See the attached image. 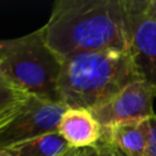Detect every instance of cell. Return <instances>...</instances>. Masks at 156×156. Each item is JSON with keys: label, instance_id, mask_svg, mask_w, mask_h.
Listing matches in <instances>:
<instances>
[{"label": "cell", "instance_id": "9c48e42d", "mask_svg": "<svg viewBox=\"0 0 156 156\" xmlns=\"http://www.w3.org/2000/svg\"><path fill=\"white\" fill-rule=\"evenodd\" d=\"M72 147L58 132H51L6 150L11 156H65Z\"/></svg>", "mask_w": 156, "mask_h": 156}, {"label": "cell", "instance_id": "5bb4252c", "mask_svg": "<svg viewBox=\"0 0 156 156\" xmlns=\"http://www.w3.org/2000/svg\"><path fill=\"white\" fill-rule=\"evenodd\" d=\"M147 10L156 18V0H147Z\"/></svg>", "mask_w": 156, "mask_h": 156}, {"label": "cell", "instance_id": "7c38bea8", "mask_svg": "<svg viewBox=\"0 0 156 156\" xmlns=\"http://www.w3.org/2000/svg\"><path fill=\"white\" fill-rule=\"evenodd\" d=\"M145 156H156V116L150 118V136Z\"/></svg>", "mask_w": 156, "mask_h": 156}, {"label": "cell", "instance_id": "ba28073f", "mask_svg": "<svg viewBox=\"0 0 156 156\" xmlns=\"http://www.w3.org/2000/svg\"><path fill=\"white\" fill-rule=\"evenodd\" d=\"M102 133L123 156H145L150 136V118L117 123L102 128Z\"/></svg>", "mask_w": 156, "mask_h": 156}, {"label": "cell", "instance_id": "30bf717a", "mask_svg": "<svg viewBox=\"0 0 156 156\" xmlns=\"http://www.w3.org/2000/svg\"><path fill=\"white\" fill-rule=\"evenodd\" d=\"M28 98L29 95L13 85L0 69V127L24 105Z\"/></svg>", "mask_w": 156, "mask_h": 156}, {"label": "cell", "instance_id": "3957f363", "mask_svg": "<svg viewBox=\"0 0 156 156\" xmlns=\"http://www.w3.org/2000/svg\"><path fill=\"white\" fill-rule=\"evenodd\" d=\"M62 61L46 45L40 29L27 35L0 40V69L29 96L58 102L57 84Z\"/></svg>", "mask_w": 156, "mask_h": 156}, {"label": "cell", "instance_id": "8fae6325", "mask_svg": "<svg viewBox=\"0 0 156 156\" xmlns=\"http://www.w3.org/2000/svg\"><path fill=\"white\" fill-rule=\"evenodd\" d=\"M87 156H123L104 135L100 140L90 147H87Z\"/></svg>", "mask_w": 156, "mask_h": 156}, {"label": "cell", "instance_id": "5b68a950", "mask_svg": "<svg viewBox=\"0 0 156 156\" xmlns=\"http://www.w3.org/2000/svg\"><path fill=\"white\" fill-rule=\"evenodd\" d=\"M128 52L140 78L156 89V18L147 0H124Z\"/></svg>", "mask_w": 156, "mask_h": 156}, {"label": "cell", "instance_id": "6da1fadb", "mask_svg": "<svg viewBox=\"0 0 156 156\" xmlns=\"http://www.w3.org/2000/svg\"><path fill=\"white\" fill-rule=\"evenodd\" d=\"M61 61L84 52L128 50L124 0H58L40 28Z\"/></svg>", "mask_w": 156, "mask_h": 156}, {"label": "cell", "instance_id": "9a60e30c", "mask_svg": "<svg viewBox=\"0 0 156 156\" xmlns=\"http://www.w3.org/2000/svg\"><path fill=\"white\" fill-rule=\"evenodd\" d=\"M0 156H11L7 151H0Z\"/></svg>", "mask_w": 156, "mask_h": 156}, {"label": "cell", "instance_id": "52a82bcc", "mask_svg": "<svg viewBox=\"0 0 156 156\" xmlns=\"http://www.w3.org/2000/svg\"><path fill=\"white\" fill-rule=\"evenodd\" d=\"M57 132L73 149H87L96 144L102 135V127L89 110L67 107Z\"/></svg>", "mask_w": 156, "mask_h": 156}, {"label": "cell", "instance_id": "7a4b0ae2", "mask_svg": "<svg viewBox=\"0 0 156 156\" xmlns=\"http://www.w3.org/2000/svg\"><path fill=\"white\" fill-rule=\"evenodd\" d=\"M138 79L141 78L128 50L78 54L62 61L58 102L91 111Z\"/></svg>", "mask_w": 156, "mask_h": 156}, {"label": "cell", "instance_id": "4fadbf2b", "mask_svg": "<svg viewBox=\"0 0 156 156\" xmlns=\"http://www.w3.org/2000/svg\"><path fill=\"white\" fill-rule=\"evenodd\" d=\"M65 156H87V149H71Z\"/></svg>", "mask_w": 156, "mask_h": 156}, {"label": "cell", "instance_id": "277c9868", "mask_svg": "<svg viewBox=\"0 0 156 156\" xmlns=\"http://www.w3.org/2000/svg\"><path fill=\"white\" fill-rule=\"evenodd\" d=\"M66 108L60 102L29 96L24 105L0 127V151H6L39 135L57 132Z\"/></svg>", "mask_w": 156, "mask_h": 156}, {"label": "cell", "instance_id": "8992f818", "mask_svg": "<svg viewBox=\"0 0 156 156\" xmlns=\"http://www.w3.org/2000/svg\"><path fill=\"white\" fill-rule=\"evenodd\" d=\"M155 98L156 89L147 82L138 79L90 112L102 128L122 122L149 119L156 116Z\"/></svg>", "mask_w": 156, "mask_h": 156}]
</instances>
